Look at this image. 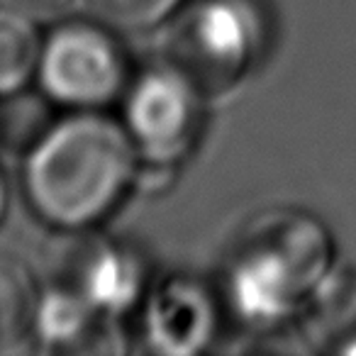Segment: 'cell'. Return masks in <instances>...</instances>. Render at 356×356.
<instances>
[{
  "mask_svg": "<svg viewBox=\"0 0 356 356\" xmlns=\"http://www.w3.org/2000/svg\"><path fill=\"white\" fill-rule=\"evenodd\" d=\"M134 149L127 129L93 113L49 124L27 154V200L44 222L81 232L120 203L134 176Z\"/></svg>",
  "mask_w": 356,
  "mask_h": 356,
  "instance_id": "6da1fadb",
  "label": "cell"
},
{
  "mask_svg": "<svg viewBox=\"0 0 356 356\" xmlns=\"http://www.w3.org/2000/svg\"><path fill=\"white\" fill-rule=\"evenodd\" d=\"M330 264V237L298 210L257 215L237 242L227 271L229 302L247 322L283 320L317 288Z\"/></svg>",
  "mask_w": 356,
  "mask_h": 356,
  "instance_id": "7a4b0ae2",
  "label": "cell"
},
{
  "mask_svg": "<svg viewBox=\"0 0 356 356\" xmlns=\"http://www.w3.org/2000/svg\"><path fill=\"white\" fill-rule=\"evenodd\" d=\"M259 51L261 20L247 0H200L173 37L176 66L210 90L242 79Z\"/></svg>",
  "mask_w": 356,
  "mask_h": 356,
  "instance_id": "3957f363",
  "label": "cell"
},
{
  "mask_svg": "<svg viewBox=\"0 0 356 356\" xmlns=\"http://www.w3.org/2000/svg\"><path fill=\"white\" fill-rule=\"evenodd\" d=\"M203 127L200 86L176 64L149 69L129 86L124 129L134 147L156 163L181 159Z\"/></svg>",
  "mask_w": 356,
  "mask_h": 356,
  "instance_id": "277c9868",
  "label": "cell"
},
{
  "mask_svg": "<svg viewBox=\"0 0 356 356\" xmlns=\"http://www.w3.org/2000/svg\"><path fill=\"white\" fill-rule=\"evenodd\" d=\"M37 76L54 103L95 108L124 88V56L108 30L69 22L42 44Z\"/></svg>",
  "mask_w": 356,
  "mask_h": 356,
  "instance_id": "5b68a950",
  "label": "cell"
},
{
  "mask_svg": "<svg viewBox=\"0 0 356 356\" xmlns=\"http://www.w3.org/2000/svg\"><path fill=\"white\" fill-rule=\"evenodd\" d=\"M59 273L61 286L86 298L105 317L129 310L139 300L144 286V271L137 257L90 234L66 244Z\"/></svg>",
  "mask_w": 356,
  "mask_h": 356,
  "instance_id": "8992f818",
  "label": "cell"
},
{
  "mask_svg": "<svg viewBox=\"0 0 356 356\" xmlns=\"http://www.w3.org/2000/svg\"><path fill=\"white\" fill-rule=\"evenodd\" d=\"M215 310L200 286L184 278L163 283L144 317L147 339L166 354H195L213 337Z\"/></svg>",
  "mask_w": 356,
  "mask_h": 356,
  "instance_id": "52a82bcc",
  "label": "cell"
},
{
  "mask_svg": "<svg viewBox=\"0 0 356 356\" xmlns=\"http://www.w3.org/2000/svg\"><path fill=\"white\" fill-rule=\"evenodd\" d=\"M98 317H105L86 298L66 286H56L37 300L35 322L37 337L54 349H86L88 339L98 334Z\"/></svg>",
  "mask_w": 356,
  "mask_h": 356,
  "instance_id": "ba28073f",
  "label": "cell"
},
{
  "mask_svg": "<svg viewBox=\"0 0 356 356\" xmlns=\"http://www.w3.org/2000/svg\"><path fill=\"white\" fill-rule=\"evenodd\" d=\"M42 44L32 17L0 8V95H13L37 74Z\"/></svg>",
  "mask_w": 356,
  "mask_h": 356,
  "instance_id": "9c48e42d",
  "label": "cell"
},
{
  "mask_svg": "<svg viewBox=\"0 0 356 356\" xmlns=\"http://www.w3.org/2000/svg\"><path fill=\"white\" fill-rule=\"evenodd\" d=\"M35 307L30 276L15 261L0 257V346L22 339L35 320Z\"/></svg>",
  "mask_w": 356,
  "mask_h": 356,
  "instance_id": "30bf717a",
  "label": "cell"
},
{
  "mask_svg": "<svg viewBox=\"0 0 356 356\" xmlns=\"http://www.w3.org/2000/svg\"><path fill=\"white\" fill-rule=\"evenodd\" d=\"M90 15L118 30H149L166 20L181 0H86Z\"/></svg>",
  "mask_w": 356,
  "mask_h": 356,
  "instance_id": "8fae6325",
  "label": "cell"
},
{
  "mask_svg": "<svg viewBox=\"0 0 356 356\" xmlns=\"http://www.w3.org/2000/svg\"><path fill=\"white\" fill-rule=\"evenodd\" d=\"M6 105L0 110V137L10 139V144H22L20 139H27V144H35L47 129H40L35 124L27 122L25 120H44V110H42L40 100L32 98H17L15 93L6 95Z\"/></svg>",
  "mask_w": 356,
  "mask_h": 356,
  "instance_id": "7c38bea8",
  "label": "cell"
},
{
  "mask_svg": "<svg viewBox=\"0 0 356 356\" xmlns=\"http://www.w3.org/2000/svg\"><path fill=\"white\" fill-rule=\"evenodd\" d=\"M3 6L27 17H51L66 6V0H3Z\"/></svg>",
  "mask_w": 356,
  "mask_h": 356,
  "instance_id": "4fadbf2b",
  "label": "cell"
},
{
  "mask_svg": "<svg viewBox=\"0 0 356 356\" xmlns=\"http://www.w3.org/2000/svg\"><path fill=\"white\" fill-rule=\"evenodd\" d=\"M6 205H8V193H6V184H3V176H0V220L6 215Z\"/></svg>",
  "mask_w": 356,
  "mask_h": 356,
  "instance_id": "5bb4252c",
  "label": "cell"
}]
</instances>
